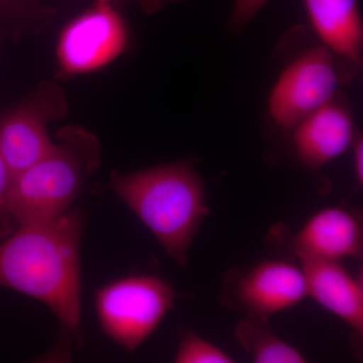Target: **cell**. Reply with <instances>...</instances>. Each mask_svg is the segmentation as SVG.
Returning <instances> with one entry per match:
<instances>
[{"label": "cell", "mask_w": 363, "mask_h": 363, "mask_svg": "<svg viewBox=\"0 0 363 363\" xmlns=\"http://www.w3.org/2000/svg\"><path fill=\"white\" fill-rule=\"evenodd\" d=\"M291 131L298 159L311 169L323 168L343 155L357 133L350 107L337 99V95Z\"/></svg>", "instance_id": "10"}, {"label": "cell", "mask_w": 363, "mask_h": 363, "mask_svg": "<svg viewBox=\"0 0 363 363\" xmlns=\"http://www.w3.org/2000/svg\"><path fill=\"white\" fill-rule=\"evenodd\" d=\"M51 16V11L40 0H0V23L21 30L33 26Z\"/></svg>", "instance_id": "15"}, {"label": "cell", "mask_w": 363, "mask_h": 363, "mask_svg": "<svg viewBox=\"0 0 363 363\" xmlns=\"http://www.w3.org/2000/svg\"><path fill=\"white\" fill-rule=\"evenodd\" d=\"M307 294L332 314L363 335V279L353 276L340 262L298 259Z\"/></svg>", "instance_id": "11"}, {"label": "cell", "mask_w": 363, "mask_h": 363, "mask_svg": "<svg viewBox=\"0 0 363 363\" xmlns=\"http://www.w3.org/2000/svg\"><path fill=\"white\" fill-rule=\"evenodd\" d=\"M109 188L135 212L177 264L185 266L209 215L206 187L190 161L116 174Z\"/></svg>", "instance_id": "2"}, {"label": "cell", "mask_w": 363, "mask_h": 363, "mask_svg": "<svg viewBox=\"0 0 363 363\" xmlns=\"http://www.w3.org/2000/svg\"><path fill=\"white\" fill-rule=\"evenodd\" d=\"M238 342L255 363H305L307 358L297 348L279 338L267 317L247 314L234 331Z\"/></svg>", "instance_id": "13"}, {"label": "cell", "mask_w": 363, "mask_h": 363, "mask_svg": "<svg viewBox=\"0 0 363 363\" xmlns=\"http://www.w3.org/2000/svg\"><path fill=\"white\" fill-rule=\"evenodd\" d=\"M82 214L18 225L0 243V286L44 303L58 318L52 359H66L81 334Z\"/></svg>", "instance_id": "1"}, {"label": "cell", "mask_w": 363, "mask_h": 363, "mask_svg": "<svg viewBox=\"0 0 363 363\" xmlns=\"http://www.w3.org/2000/svg\"><path fill=\"white\" fill-rule=\"evenodd\" d=\"M353 156V171H354V178L357 180L358 187H362L363 185V140L359 133H357L352 145Z\"/></svg>", "instance_id": "18"}, {"label": "cell", "mask_w": 363, "mask_h": 363, "mask_svg": "<svg viewBox=\"0 0 363 363\" xmlns=\"http://www.w3.org/2000/svg\"><path fill=\"white\" fill-rule=\"evenodd\" d=\"M13 182V175L0 154V236L2 238H6L9 233H13L16 226L11 212Z\"/></svg>", "instance_id": "16"}, {"label": "cell", "mask_w": 363, "mask_h": 363, "mask_svg": "<svg viewBox=\"0 0 363 363\" xmlns=\"http://www.w3.org/2000/svg\"><path fill=\"white\" fill-rule=\"evenodd\" d=\"M111 0H96L62 30L57 48L60 69L66 75L89 73L123 54L128 28Z\"/></svg>", "instance_id": "7"}, {"label": "cell", "mask_w": 363, "mask_h": 363, "mask_svg": "<svg viewBox=\"0 0 363 363\" xmlns=\"http://www.w3.org/2000/svg\"><path fill=\"white\" fill-rule=\"evenodd\" d=\"M269 0H234L230 14V28L233 30H242L259 13Z\"/></svg>", "instance_id": "17"}, {"label": "cell", "mask_w": 363, "mask_h": 363, "mask_svg": "<svg viewBox=\"0 0 363 363\" xmlns=\"http://www.w3.org/2000/svg\"><path fill=\"white\" fill-rule=\"evenodd\" d=\"M306 297L304 272L284 259L264 260L247 271L229 272L221 293L222 302L229 308L267 318Z\"/></svg>", "instance_id": "8"}, {"label": "cell", "mask_w": 363, "mask_h": 363, "mask_svg": "<svg viewBox=\"0 0 363 363\" xmlns=\"http://www.w3.org/2000/svg\"><path fill=\"white\" fill-rule=\"evenodd\" d=\"M174 359L176 363L233 362L225 351L192 331L182 332Z\"/></svg>", "instance_id": "14"}, {"label": "cell", "mask_w": 363, "mask_h": 363, "mask_svg": "<svg viewBox=\"0 0 363 363\" xmlns=\"http://www.w3.org/2000/svg\"><path fill=\"white\" fill-rule=\"evenodd\" d=\"M100 162L101 147L95 135L82 126L62 128L51 149L13 178L11 212L16 226L68 211Z\"/></svg>", "instance_id": "3"}, {"label": "cell", "mask_w": 363, "mask_h": 363, "mask_svg": "<svg viewBox=\"0 0 363 363\" xmlns=\"http://www.w3.org/2000/svg\"><path fill=\"white\" fill-rule=\"evenodd\" d=\"M138 1L140 2L145 11L152 13V11H156L157 9L167 6V4H171V2L179 1V0H138Z\"/></svg>", "instance_id": "19"}, {"label": "cell", "mask_w": 363, "mask_h": 363, "mask_svg": "<svg viewBox=\"0 0 363 363\" xmlns=\"http://www.w3.org/2000/svg\"><path fill=\"white\" fill-rule=\"evenodd\" d=\"M303 4L322 45L339 59L359 64L363 25L358 0H303Z\"/></svg>", "instance_id": "12"}, {"label": "cell", "mask_w": 363, "mask_h": 363, "mask_svg": "<svg viewBox=\"0 0 363 363\" xmlns=\"http://www.w3.org/2000/svg\"><path fill=\"white\" fill-rule=\"evenodd\" d=\"M176 296L167 281L152 274L116 279L95 294L98 321L114 342L135 351L157 330Z\"/></svg>", "instance_id": "4"}, {"label": "cell", "mask_w": 363, "mask_h": 363, "mask_svg": "<svg viewBox=\"0 0 363 363\" xmlns=\"http://www.w3.org/2000/svg\"><path fill=\"white\" fill-rule=\"evenodd\" d=\"M336 58L321 45L298 55L285 67L267 99L272 123L281 130L291 131L337 95L341 79Z\"/></svg>", "instance_id": "5"}, {"label": "cell", "mask_w": 363, "mask_h": 363, "mask_svg": "<svg viewBox=\"0 0 363 363\" xmlns=\"http://www.w3.org/2000/svg\"><path fill=\"white\" fill-rule=\"evenodd\" d=\"M288 247L298 259H360L363 253L362 215L345 208H324L289 238Z\"/></svg>", "instance_id": "9"}, {"label": "cell", "mask_w": 363, "mask_h": 363, "mask_svg": "<svg viewBox=\"0 0 363 363\" xmlns=\"http://www.w3.org/2000/svg\"><path fill=\"white\" fill-rule=\"evenodd\" d=\"M68 113L61 86L43 81L25 99L0 116V154L13 178L51 149L48 125Z\"/></svg>", "instance_id": "6"}]
</instances>
